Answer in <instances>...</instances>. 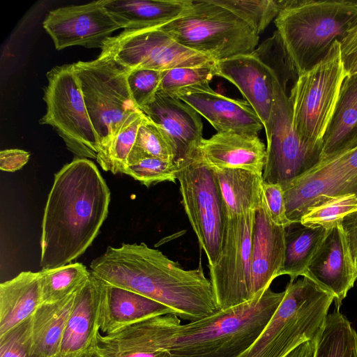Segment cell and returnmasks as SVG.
<instances>
[{"instance_id": "cell-1", "label": "cell", "mask_w": 357, "mask_h": 357, "mask_svg": "<svg viewBox=\"0 0 357 357\" xmlns=\"http://www.w3.org/2000/svg\"><path fill=\"white\" fill-rule=\"evenodd\" d=\"M111 192L95 163L76 158L54 174L41 227L43 268L71 263L85 252L106 220Z\"/></svg>"}, {"instance_id": "cell-2", "label": "cell", "mask_w": 357, "mask_h": 357, "mask_svg": "<svg viewBox=\"0 0 357 357\" xmlns=\"http://www.w3.org/2000/svg\"><path fill=\"white\" fill-rule=\"evenodd\" d=\"M90 270L105 282L163 304L183 320H198L219 310L201 264L184 269L144 243L109 246L92 260Z\"/></svg>"}, {"instance_id": "cell-3", "label": "cell", "mask_w": 357, "mask_h": 357, "mask_svg": "<svg viewBox=\"0 0 357 357\" xmlns=\"http://www.w3.org/2000/svg\"><path fill=\"white\" fill-rule=\"evenodd\" d=\"M284 294L269 287L249 301L181 324L169 341L171 356L237 357L259 337Z\"/></svg>"}, {"instance_id": "cell-4", "label": "cell", "mask_w": 357, "mask_h": 357, "mask_svg": "<svg viewBox=\"0 0 357 357\" xmlns=\"http://www.w3.org/2000/svg\"><path fill=\"white\" fill-rule=\"evenodd\" d=\"M278 1L281 10L275 24L299 75L323 60L357 22L356 1Z\"/></svg>"}, {"instance_id": "cell-5", "label": "cell", "mask_w": 357, "mask_h": 357, "mask_svg": "<svg viewBox=\"0 0 357 357\" xmlns=\"http://www.w3.org/2000/svg\"><path fill=\"white\" fill-rule=\"evenodd\" d=\"M284 291L263 331L237 357H285L302 343L317 341L333 296L306 277L289 281Z\"/></svg>"}, {"instance_id": "cell-6", "label": "cell", "mask_w": 357, "mask_h": 357, "mask_svg": "<svg viewBox=\"0 0 357 357\" xmlns=\"http://www.w3.org/2000/svg\"><path fill=\"white\" fill-rule=\"evenodd\" d=\"M160 28L214 61L250 54L259 42V34L248 24L212 0H192L184 14Z\"/></svg>"}, {"instance_id": "cell-7", "label": "cell", "mask_w": 357, "mask_h": 357, "mask_svg": "<svg viewBox=\"0 0 357 357\" xmlns=\"http://www.w3.org/2000/svg\"><path fill=\"white\" fill-rule=\"evenodd\" d=\"M73 65L97 135L100 153L109 145L128 117L139 110L129 91L128 70L112 59L100 55L95 60L79 61Z\"/></svg>"}, {"instance_id": "cell-8", "label": "cell", "mask_w": 357, "mask_h": 357, "mask_svg": "<svg viewBox=\"0 0 357 357\" xmlns=\"http://www.w3.org/2000/svg\"><path fill=\"white\" fill-rule=\"evenodd\" d=\"M345 77L337 40L326 57L292 86L289 98L294 128L310 148L322 151V138Z\"/></svg>"}, {"instance_id": "cell-9", "label": "cell", "mask_w": 357, "mask_h": 357, "mask_svg": "<svg viewBox=\"0 0 357 357\" xmlns=\"http://www.w3.org/2000/svg\"><path fill=\"white\" fill-rule=\"evenodd\" d=\"M176 162L184 211L211 266L219 256L224 231L220 185L213 169L204 160L198 148Z\"/></svg>"}, {"instance_id": "cell-10", "label": "cell", "mask_w": 357, "mask_h": 357, "mask_svg": "<svg viewBox=\"0 0 357 357\" xmlns=\"http://www.w3.org/2000/svg\"><path fill=\"white\" fill-rule=\"evenodd\" d=\"M46 77V113L39 123L51 126L76 158L96 159L100 145L73 63L56 66Z\"/></svg>"}, {"instance_id": "cell-11", "label": "cell", "mask_w": 357, "mask_h": 357, "mask_svg": "<svg viewBox=\"0 0 357 357\" xmlns=\"http://www.w3.org/2000/svg\"><path fill=\"white\" fill-rule=\"evenodd\" d=\"M255 209L238 214L225 213L221 250L216 261L208 266L210 280L219 310L254 298L251 256Z\"/></svg>"}, {"instance_id": "cell-12", "label": "cell", "mask_w": 357, "mask_h": 357, "mask_svg": "<svg viewBox=\"0 0 357 357\" xmlns=\"http://www.w3.org/2000/svg\"><path fill=\"white\" fill-rule=\"evenodd\" d=\"M100 55L112 59L127 70L151 69L165 71L215 62L180 45L160 26L123 30L105 40Z\"/></svg>"}, {"instance_id": "cell-13", "label": "cell", "mask_w": 357, "mask_h": 357, "mask_svg": "<svg viewBox=\"0 0 357 357\" xmlns=\"http://www.w3.org/2000/svg\"><path fill=\"white\" fill-rule=\"evenodd\" d=\"M275 107L271 130L266 137V156L262 180L282 186L307 172L321 160L322 151L310 148L299 138L292 121L287 93L273 76Z\"/></svg>"}, {"instance_id": "cell-14", "label": "cell", "mask_w": 357, "mask_h": 357, "mask_svg": "<svg viewBox=\"0 0 357 357\" xmlns=\"http://www.w3.org/2000/svg\"><path fill=\"white\" fill-rule=\"evenodd\" d=\"M282 187L292 223L300 222L310 208L331 198L357 195V147L319 162Z\"/></svg>"}, {"instance_id": "cell-15", "label": "cell", "mask_w": 357, "mask_h": 357, "mask_svg": "<svg viewBox=\"0 0 357 357\" xmlns=\"http://www.w3.org/2000/svg\"><path fill=\"white\" fill-rule=\"evenodd\" d=\"M181 324L173 314L152 317L114 333H98L85 357H172L170 339Z\"/></svg>"}, {"instance_id": "cell-16", "label": "cell", "mask_w": 357, "mask_h": 357, "mask_svg": "<svg viewBox=\"0 0 357 357\" xmlns=\"http://www.w3.org/2000/svg\"><path fill=\"white\" fill-rule=\"evenodd\" d=\"M43 25L58 50L77 45L101 49L112 33L121 29L101 0L50 10Z\"/></svg>"}, {"instance_id": "cell-17", "label": "cell", "mask_w": 357, "mask_h": 357, "mask_svg": "<svg viewBox=\"0 0 357 357\" xmlns=\"http://www.w3.org/2000/svg\"><path fill=\"white\" fill-rule=\"evenodd\" d=\"M303 277L332 294L335 307H340L357 280V264L342 222L328 229Z\"/></svg>"}, {"instance_id": "cell-18", "label": "cell", "mask_w": 357, "mask_h": 357, "mask_svg": "<svg viewBox=\"0 0 357 357\" xmlns=\"http://www.w3.org/2000/svg\"><path fill=\"white\" fill-rule=\"evenodd\" d=\"M215 76L236 86L255 111L269 135L273 119L275 93L272 71L252 53L214 62Z\"/></svg>"}, {"instance_id": "cell-19", "label": "cell", "mask_w": 357, "mask_h": 357, "mask_svg": "<svg viewBox=\"0 0 357 357\" xmlns=\"http://www.w3.org/2000/svg\"><path fill=\"white\" fill-rule=\"evenodd\" d=\"M174 96L204 117L217 132H235L258 135L264 127L258 115L246 101L215 92L209 83L182 89Z\"/></svg>"}, {"instance_id": "cell-20", "label": "cell", "mask_w": 357, "mask_h": 357, "mask_svg": "<svg viewBox=\"0 0 357 357\" xmlns=\"http://www.w3.org/2000/svg\"><path fill=\"white\" fill-rule=\"evenodd\" d=\"M262 189V188H261ZM286 228L274 223L266 210L261 191L255 211L252 229L251 280L253 298L280 276L285 252Z\"/></svg>"}, {"instance_id": "cell-21", "label": "cell", "mask_w": 357, "mask_h": 357, "mask_svg": "<svg viewBox=\"0 0 357 357\" xmlns=\"http://www.w3.org/2000/svg\"><path fill=\"white\" fill-rule=\"evenodd\" d=\"M141 111L169 140L176 160L199 147L203 123L199 114L185 102L159 90Z\"/></svg>"}, {"instance_id": "cell-22", "label": "cell", "mask_w": 357, "mask_h": 357, "mask_svg": "<svg viewBox=\"0 0 357 357\" xmlns=\"http://www.w3.org/2000/svg\"><path fill=\"white\" fill-rule=\"evenodd\" d=\"M199 151L206 163L216 169H241L262 175L266 148L258 135L217 132L202 139Z\"/></svg>"}, {"instance_id": "cell-23", "label": "cell", "mask_w": 357, "mask_h": 357, "mask_svg": "<svg viewBox=\"0 0 357 357\" xmlns=\"http://www.w3.org/2000/svg\"><path fill=\"white\" fill-rule=\"evenodd\" d=\"M100 295L101 280L91 273L75 294L59 357H81L87 352L100 331Z\"/></svg>"}, {"instance_id": "cell-24", "label": "cell", "mask_w": 357, "mask_h": 357, "mask_svg": "<svg viewBox=\"0 0 357 357\" xmlns=\"http://www.w3.org/2000/svg\"><path fill=\"white\" fill-rule=\"evenodd\" d=\"M169 314H174V312L162 303L101 280L98 324L100 331L105 335Z\"/></svg>"}, {"instance_id": "cell-25", "label": "cell", "mask_w": 357, "mask_h": 357, "mask_svg": "<svg viewBox=\"0 0 357 357\" xmlns=\"http://www.w3.org/2000/svg\"><path fill=\"white\" fill-rule=\"evenodd\" d=\"M356 147L357 73H355L347 76L341 85L334 110L322 138L321 161Z\"/></svg>"}, {"instance_id": "cell-26", "label": "cell", "mask_w": 357, "mask_h": 357, "mask_svg": "<svg viewBox=\"0 0 357 357\" xmlns=\"http://www.w3.org/2000/svg\"><path fill=\"white\" fill-rule=\"evenodd\" d=\"M192 0H101L102 6L124 30L163 25L179 17Z\"/></svg>"}, {"instance_id": "cell-27", "label": "cell", "mask_w": 357, "mask_h": 357, "mask_svg": "<svg viewBox=\"0 0 357 357\" xmlns=\"http://www.w3.org/2000/svg\"><path fill=\"white\" fill-rule=\"evenodd\" d=\"M42 303L40 272L23 271L0 284V336L33 316Z\"/></svg>"}, {"instance_id": "cell-28", "label": "cell", "mask_w": 357, "mask_h": 357, "mask_svg": "<svg viewBox=\"0 0 357 357\" xmlns=\"http://www.w3.org/2000/svg\"><path fill=\"white\" fill-rule=\"evenodd\" d=\"M76 292L56 303H41L37 308L32 316L31 357H59Z\"/></svg>"}, {"instance_id": "cell-29", "label": "cell", "mask_w": 357, "mask_h": 357, "mask_svg": "<svg viewBox=\"0 0 357 357\" xmlns=\"http://www.w3.org/2000/svg\"><path fill=\"white\" fill-rule=\"evenodd\" d=\"M213 169L225 214L243 213L256 208L262 191V175L241 169Z\"/></svg>"}, {"instance_id": "cell-30", "label": "cell", "mask_w": 357, "mask_h": 357, "mask_svg": "<svg viewBox=\"0 0 357 357\" xmlns=\"http://www.w3.org/2000/svg\"><path fill=\"white\" fill-rule=\"evenodd\" d=\"M328 230L323 227L305 226L300 222L286 227L284 258L280 275H289L291 282L298 276H305Z\"/></svg>"}, {"instance_id": "cell-31", "label": "cell", "mask_w": 357, "mask_h": 357, "mask_svg": "<svg viewBox=\"0 0 357 357\" xmlns=\"http://www.w3.org/2000/svg\"><path fill=\"white\" fill-rule=\"evenodd\" d=\"M314 357H357V332L340 307L328 314Z\"/></svg>"}, {"instance_id": "cell-32", "label": "cell", "mask_w": 357, "mask_h": 357, "mask_svg": "<svg viewBox=\"0 0 357 357\" xmlns=\"http://www.w3.org/2000/svg\"><path fill=\"white\" fill-rule=\"evenodd\" d=\"M40 272L42 303L61 301L76 292L89 278L91 271L79 262L70 263Z\"/></svg>"}, {"instance_id": "cell-33", "label": "cell", "mask_w": 357, "mask_h": 357, "mask_svg": "<svg viewBox=\"0 0 357 357\" xmlns=\"http://www.w3.org/2000/svg\"><path fill=\"white\" fill-rule=\"evenodd\" d=\"M144 116L141 110L130 116L105 149L98 154L96 160L103 170L114 174L123 173Z\"/></svg>"}, {"instance_id": "cell-34", "label": "cell", "mask_w": 357, "mask_h": 357, "mask_svg": "<svg viewBox=\"0 0 357 357\" xmlns=\"http://www.w3.org/2000/svg\"><path fill=\"white\" fill-rule=\"evenodd\" d=\"M273 73L282 89L287 93L290 81L296 82L299 75L284 41L276 30L252 53Z\"/></svg>"}, {"instance_id": "cell-35", "label": "cell", "mask_w": 357, "mask_h": 357, "mask_svg": "<svg viewBox=\"0 0 357 357\" xmlns=\"http://www.w3.org/2000/svg\"><path fill=\"white\" fill-rule=\"evenodd\" d=\"M143 156H152L169 161L176 160L175 151L169 140L145 114L139 126L127 165Z\"/></svg>"}, {"instance_id": "cell-36", "label": "cell", "mask_w": 357, "mask_h": 357, "mask_svg": "<svg viewBox=\"0 0 357 357\" xmlns=\"http://www.w3.org/2000/svg\"><path fill=\"white\" fill-rule=\"evenodd\" d=\"M248 24L259 35L281 10L276 0H212Z\"/></svg>"}, {"instance_id": "cell-37", "label": "cell", "mask_w": 357, "mask_h": 357, "mask_svg": "<svg viewBox=\"0 0 357 357\" xmlns=\"http://www.w3.org/2000/svg\"><path fill=\"white\" fill-rule=\"evenodd\" d=\"M357 211V195L346 194L331 198L310 208L301 218L300 223L310 227L330 229L342 222L348 215Z\"/></svg>"}, {"instance_id": "cell-38", "label": "cell", "mask_w": 357, "mask_h": 357, "mask_svg": "<svg viewBox=\"0 0 357 357\" xmlns=\"http://www.w3.org/2000/svg\"><path fill=\"white\" fill-rule=\"evenodd\" d=\"M177 164L152 156H143L128 165L123 173L146 187L164 181L175 183L177 180Z\"/></svg>"}, {"instance_id": "cell-39", "label": "cell", "mask_w": 357, "mask_h": 357, "mask_svg": "<svg viewBox=\"0 0 357 357\" xmlns=\"http://www.w3.org/2000/svg\"><path fill=\"white\" fill-rule=\"evenodd\" d=\"M215 76L214 63L190 67H179L162 71L160 91L174 95L185 88L209 83Z\"/></svg>"}, {"instance_id": "cell-40", "label": "cell", "mask_w": 357, "mask_h": 357, "mask_svg": "<svg viewBox=\"0 0 357 357\" xmlns=\"http://www.w3.org/2000/svg\"><path fill=\"white\" fill-rule=\"evenodd\" d=\"M162 71L134 69L128 71L127 83L131 98L141 110L155 97L160 89Z\"/></svg>"}, {"instance_id": "cell-41", "label": "cell", "mask_w": 357, "mask_h": 357, "mask_svg": "<svg viewBox=\"0 0 357 357\" xmlns=\"http://www.w3.org/2000/svg\"><path fill=\"white\" fill-rule=\"evenodd\" d=\"M32 317L0 336V357H31Z\"/></svg>"}, {"instance_id": "cell-42", "label": "cell", "mask_w": 357, "mask_h": 357, "mask_svg": "<svg viewBox=\"0 0 357 357\" xmlns=\"http://www.w3.org/2000/svg\"><path fill=\"white\" fill-rule=\"evenodd\" d=\"M266 210L272 221L285 228L292 224L288 219L282 187L279 183L261 182Z\"/></svg>"}, {"instance_id": "cell-43", "label": "cell", "mask_w": 357, "mask_h": 357, "mask_svg": "<svg viewBox=\"0 0 357 357\" xmlns=\"http://www.w3.org/2000/svg\"><path fill=\"white\" fill-rule=\"evenodd\" d=\"M340 50L345 76L357 73V22L340 42Z\"/></svg>"}, {"instance_id": "cell-44", "label": "cell", "mask_w": 357, "mask_h": 357, "mask_svg": "<svg viewBox=\"0 0 357 357\" xmlns=\"http://www.w3.org/2000/svg\"><path fill=\"white\" fill-rule=\"evenodd\" d=\"M30 153L18 149L2 150L0 152V169L13 172L22 168L29 161Z\"/></svg>"}, {"instance_id": "cell-45", "label": "cell", "mask_w": 357, "mask_h": 357, "mask_svg": "<svg viewBox=\"0 0 357 357\" xmlns=\"http://www.w3.org/2000/svg\"><path fill=\"white\" fill-rule=\"evenodd\" d=\"M317 341L310 340L298 346L285 357H314Z\"/></svg>"}, {"instance_id": "cell-46", "label": "cell", "mask_w": 357, "mask_h": 357, "mask_svg": "<svg viewBox=\"0 0 357 357\" xmlns=\"http://www.w3.org/2000/svg\"><path fill=\"white\" fill-rule=\"evenodd\" d=\"M342 227L346 233L351 255L357 264V222Z\"/></svg>"}, {"instance_id": "cell-47", "label": "cell", "mask_w": 357, "mask_h": 357, "mask_svg": "<svg viewBox=\"0 0 357 357\" xmlns=\"http://www.w3.org/2000/svg\"><path fill=\"white\" fill-rule=\"evenodd\" d=\"M81 357H85V356H84V355H83V356H81Z\"/></svg>"}]
</instances>
